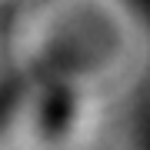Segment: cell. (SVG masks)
Wrapping results in <instances>:
<instances>
[{
  "label": "cell",
  "instance_id": "obj_1",
  "mask_svg": "<svg viewBox=\"0 0 150 150\" xmlns=\"http://www.w3.org/2000/svg\"><path fill=\"white\" fill-rule=\"evenodd\" d=\"M74 113V93L67 90H54L50 97H43V107H40V127L47 134H57L60 127L70 120Z\"/></svg>",
  "mask_w": 150,
  "mask_h": 150
}]
</instances>
